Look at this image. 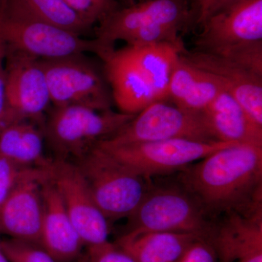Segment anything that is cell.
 I'll return each instance as SVG.
<instances>
[{"label":"cell","mask_w":262,"mask_h":262,"mask_svg":"<svg viewBox=\"0 0 262 262\" xmlns=\"http://www.w3.org/2000/svg\"><path fill=\"white\" fill-rule=\"evenodd\" d=\"M222 91L211 75L181 55L170 77L167 100L187 111L203 113Z\"/></svg>","instance_id":"19"},{"label":"cell","mask_w":262,"mask_h":262,"mask_svg":"<svg viewBox=\"0 0 262 262\" xmlns=\"http://www.w3.org/2000/svg\"><path fill=\"white\" fill-rule=\"evenodd\" d=\"M234 1L236 0H198L196 22L202 25L212 15Z\"/></svg>","instance_id":"29"},{"label":"cell","mask_w":262,"mask_h":262,"mask_svg":"<svg viewBox=\"0 0 262 262\" xmlns=\"http://www.w3.org/2000/svg\"><path fill=\"white\" fill-rule=\"evenodd\" d=\"M51 179L84 246L108 242L110 222L96 204L77 164L63 159L54 160L51 165Z\"/></svg>","instance_id":"11"},{"label":"cell","mask_w":262,"mask_h":262,"mask_svg":"<svg viewBox=\"0 0 262 262\" xmlns=\"http://www.w3.org/2000/svg\"><path fill=\"white\" fill-rule=\"evenodd\" d=\"M101 59L119 112L136 115L158 101L142 72L121 50L114 49Z\"/></svg>","instance_id":"17"},{"label":"cell","mask_w":262,"mask_h":262,"mask_svg":"<svg viewBox=\"0 0 262 262\" xmlns=\"http://www.w3.org/2000/svg\"><path fill=\"white\" fill-rule=\"evenodd\" d=\"M135 115L82 106H54L43 125L45 140L58 159L83 156L99 141L111 137Z\"/></svg>","instance_id":"6"},{"label":"cell","mask_w":262,"mask_h":262,"mask_svg":"<svg viewBox=\"0 0 262 262\" xmlns=\"http://www.w3.org/2000/svg\"><path fill=\"white\" fill-rule=\"evenodd\" d=\"M215 140L262 146V126L222 91L203 112Z\"/></svg>","instance_id":"18"},{"label":"cell","mask_w":262,"mask_h":262,"mask_svg":"<svg viewBox=\"0 0 262 262\" xmlns=\"http://www.w3.org/2000/svg\"><path fill=\"white\" fill-rule=\"evenodd\" d=\"M40 61L53 106L112 110L113 98L107 80L84 54Z\"/></svg>","instance_id":"8"},{"label":"cell","mask_w":262,"mask_h":262,"mask_svg":"<svg viewBox=\"0 0 262 262\" xmlns=\"http://www.w3.org/2000/svg\"><path fill=\"white\" fill-rule=\"evenodd\" d=\"M124 234L150 232H182L207 239L214 220L180 183L151 185L140 204L127 218Z\"/></svg>","instance_id":"5"},{"label":"cell","mask_w":262,"mask_h":262,"mask_svg":"<svg viewBox=\"0 0 262 262\" xmlns=\"http://www.w3.org/2000/svg\"><path fill=\"white\" fill-rule=\"evenodd\" d=\"M70 8L91 27L99 23L105 17L116 10L115 0H63Z\"/></svg>","instance_id":"25"},{"label":"cell","mask_w":262,"mask_h":262,"mask_svg":"<svg viewBox=\"0 0 262 262\" xmlns=\"http://www.w3.org/2000/svg\"><path fill=\"white\" fill-rule=\"evenodd\" d=\"M177 262H220L214 248L208 239L199 238L187 250Z\"/></svg>","instance_id":"27"},{"label":"cell","mask_w":262,"mask_h":262,"mask_svg":"<svg viewBox=\"0 0 262 262\" xmlns=\"http://www.w3.org/2000/svg\"><path fill=\"white\" fill-rule=\"evenodd\" d=\"M0 27L7 48L39 60H53L94 53L100 58L113 50L97 39H87L38 18L20 0H5L0 8Z\"/></svg>","instance_id":"2"},{"label":"cell","mask_w":262,"mask_h":262,"mask_svg":"<svg viewBox=\"0 0 262 262\" xmlns=\"http://www.w3.org/2000/svg\"><path fill=\"white\" fill-rule=\"evenodd\" d=\"M166 101L146 106L116 134L99 142L121 145L177 139L217 141L203 113L187 111Z\"/></svg>","instance_id":"9"},{"label":"cell","mask_w":262,"mask_h":262,"mask_svg":"<svg viewBox=\"0 0 262 262\" xmlns=\"http://www.w3.org/2000/svg\"><path fill=\"white\" fill-rule=\"evenodd\" d=\"M189 18L187 0H143L117 8L99 22L96 38L108 49L117 41L127 46L174 42Z\"/></svg>","instance_id":"3"},{"label":"cell","mask_w":262,"mask_h":262,"mask_svg":"<svg viewBox=\"0 0 262 262\" xmlns=\"http://www.w3.org/2000/svg\"><path fill=\"white\" fill-rule=\"evenodd\" d=\"M0 262H10L5 256L4 252H3L1 245H0Z\"/></svg>","instance_id":"30"},{"label":"cell","mask_w":262,"mask_h":262,"mask_svg":"<svg viewBox=\"0 0 262 262\" xmlns=\"http://www.w3.org/2000/svg\"><path fill=\"white\" fill-rule=\"evenodd\" d=\"M6 108L0 130L14 122L29 120L43 127L51 103L40 60L7 48Z\"/></svg>","instance_id":"10"},{"label":"cell","mask_w":262,"mask_h":262,"mask_svg":"<svg viewBox=\"0 0 262 262\" xmlns=\"http://www.w3.org/2000/svg\"><path fill=\"white\" fill-rule=\"evenodd\" d=\"M179 182L213 220L262 208V146L218 150L180 171Z\"/></svg>","instance_id":"1"},{"label":"cell","mask_w":262,"mask_h":262,"mask_svg":"<svg viewBox=\"0 0 262 262\" xmlns=\"http://www.w3.org/2000/svg\"><path fill=\"white\" fill-rule=\"evenodd\" d=\"M6 42L0 27V123L6 108Z\"/></svg>","instance_id":"28"},{"label":"cell","mask_w":262,"mask_h":262,"mask_svg":"<svg viewBox=\"0 0 262 262\" xmlns=\"http://www.w3.org/2000/svg\"><path fill=\"white\" fill-rule=\"evenodd\" d=\"M120 50L142 72L157 100H167L170 77L181 55L186 51L182 39L127 46Z\"/></svg>","instance_id":"20"},{"label":"cell","mask_w":262,"mask_h":262,"mask_svg":"<svg viewBox=\"0 0 262 262\" xmlns=\"http://www.w3.org/2000/svg\"><path fill=\"white\" fill-rule=\"evenodd\" d=\"M237 143L225 141H201L189 139L132 143L110 145L98 142L104 149L146 179L155 176L180 172L191 164Z\"/></svg>","instance_id":"7"},{"label":"cell","mask_w":262,"mask_h":262,"mask_svg":"<svg viewBox=\"0 0 262 262\" xmlns=\"http://www.w3.org/2000/svg\"><path fill=\"white\" fill-rule=\"evenodd\" d=\"M206 239L220 262H262V208L215 219Z\"/></svg>","instance_id":"14"},{"label":"cell","mask_w":262,"mask_h":262,"mask_svg":"<svg viewBox=\"0 0 262 262\" xmlns=\"http://www.w3.org/2000/svg\"><path fill=\"white\" fill-rule=\"evenodd\" d=\"M51 165L31 169L10 193L0 207V233L40 246L44 212L42 187L51 177Z\"/></svg>","instance_id":"13"},{"label":"cell","mask_w":262,"mask_h":262,"mask_svg":"<svg viewBox=\"0 0 262 262\" xmlns=\"http://www.w3.org/2000/svg\"><path fill=\"white\" fill-rule=\"evenodd\" d=\"M42 193L44 212L40 246L57 262L77 261L84 245L51 177L43 183Z\"/></svg>","instance_id":"16"},{"label":"cell","mask_w":262,"mask_h":262,"mask_svg":"<svg viewBox=\"0 0 262 262\" xmlns=\"http://www.w3.org/2000/svg\"><path fill=\"white\" fill-rule=\"evenodd\" d=\"M199 51L220 54L231 48L262 42V0H236L202 24Z\"/></svg>","instance_id":"12"},{"label":"cell","mask_w":262,"mask_h":262,"mask_svg":"<svg viewBox=\"0 0 262 262\" xmlns=\"http://www.w3.org/2000/svg\"><path fill=\"white\" fill-rule=\"evenodd\" d=\"M199 238L182 232H150L123 234L115 244L136 262H177Z\"/></svg>","instance_id":"21"},{"label":"cell","mask_w":262,"mask_h":262,"mask_svg":"<svg viewBox=\"0 0 262 262\" xmlns=\"http://www.w3.org/2000/svg\"><path fill=\"white\" fill-rule=\"evenodd\" d=\"M32 168L20 166L0 154V207L19 181Z\"/></svg>","instance_id":"26"},{"label":"cell","mask_w":262,"mask_h":262,"mask_svg":"<svg viewBox=\"0 0 262 262\" xmlns=\"http://www.w3.org/2000/svg\"><path fill=\"white\" fill-rule=\"evenodd\" d=\"M38 18L79 35L89 32L91 26L74 11L63 0H20Z\"/></svg>","instance_id":"23"},{"label":"cell","mask_w":262,"mask_h":262,"mask_svg":"<svg viewBox=\"0 0 262 262\" xmlns=\"http://www.w3.org/2000/svg\"><path fill=\"white\" fill-rule=\"evenodd\" d=\"M96 204L108 222L128 218L151 184L97 145L77 159Z\"/></svg>","instance_id":"4"},{"label":"cell","mask_w":262,"mask_h":262,"mask_svg":"<svg viewBox=\"0 0 262 262\" xmlns=\"http://www.w3.org/2000/svg\"><path fill=\"white\" fill-rule=\"evenodd\" d=\"M5 2V0H0V8H1L3 5L4 4Z\"/></svg>","instance_id":"31"},{"label":"cell","mask_w":262,"mask_h":262,"mask_svg":"<svg viewBox=\"0 0 262 262\" xmlns=\"http://www.w3.org/2000/svg\"><path fill=\"white\" fill-rule=\"evenodd\" d=\"M0 245L10 262H57L39 245L13 238L2 241Z\"/></svg>","instance_id":"24"},{"label":"cell","mask_w":262,"mask_h":262,"mask_svg":"<svg viewBox=\"0 0 262 262\" xmlns=\"http://www.w3.org/2000/svg\"><path fill=\"white\" fill-rule=\"evenodd\" d=\"M43 127L23 120L0 130V154L26 168H47L52 163L44 154Z\"/></svg>","instance_id":"22"},{"label":"cell","mask_w":262,"mask_h":262,"mask_svg":"<svg viewBox=\"0 0 262 262\" xmlns=\"http://www.w3.org/2000/svg\"><path fill=\"white\" fill-rule=\"evenodd\" d=\"M182 56L211 75L221 89L232 96L262 126V76L208 52L185 51Z\"/></svg>","instance_id":"15"}]
</instances>
